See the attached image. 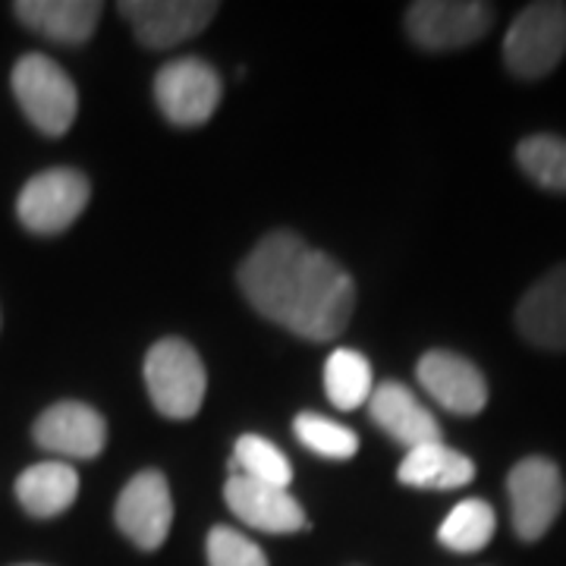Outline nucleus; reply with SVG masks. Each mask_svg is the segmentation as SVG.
<instances>
[{"mask_svg": "<svg viewBox=\"0 0 566 566\" xmlns=\"http://www.w3.org/2000/svg\"><path fill=\"white\" fill-rule=\"evenodd\" d=\"M237 277L259 315L303 340L340 337L356 305L353 277L290 230L268 233L245 255Z\"/></svg>", "mask_w": 566, "mask_h": 566, "instance_id": "1", "label": "nucleus"}, {"mask_svg": "<svg viewBox=\"0 0 566 566\" xmlns=\"http://www.w3.org/2000/svg\"><path fill=\"white\" fill-rule=\"evenodd\" d=\"M145 387L164 419L199 416L208 390L202 356L180 337H164L145 356Z\"/></svg>", "mask_w": 566, "mask_h": 566, "instance_id": "2", "label": "nucleus"}, {"mask_svg": "<svg viewBox=\"0 0 566 566\" xmlns=\"http://www.w3.org/2000/svg\"><path fill=\"white\" fill-rule=\"evenodd\" d=\"M13 95L22 114L44 136H63L80 111L76 85L66 76L61 63L44 54H25L13 66Z\"/></svg>", "mask_w": 566, "mask_h": 566, "instance_id": "3", "label": "nucleus"}, {"mask_svg": "<svg viewBox=\"0 0 566 566\" xmlns=\"http://www.w3.org/2000/svg\"><path fill=\"white\" fill-rule=\"evenodd\" d=\"M566 54V7L554 0L528 3L504 39L506 70L520 80H542Z\"/></svg>", "mask_w": 566, "mask_h": 566, "instance_id": "4", "label": "nucleus"}, {"mask_svg": "<svg viewBox=\"0 0 566 566\" xmlns=\"http://www.w3.org/2000/svg\"><path fill=\"white\" fill-rule=\"evenodd\" d=\"M506 497L513 513V532L523 542H538L564 510V475L547 457H526L506 475Z\"/></svg>", "mask_w": 566, "mask_h": 566, "instance_id": "5", "label": "nucleus"}, {"mask_svg": "<svg viewBox=\"0 0 566 566\" xmlns=\"http://www.w3.org/2000/svg\"><path fill=\"white\" fill-rule=\"evenodd\" d=\"M92 199V186L73 167H51L22 186L17 214L29 233L54 237L85 211Z\"/></svg>", "mask_w": 566, "mask_h": 566, "instance_id": "6", "label": "nucleus"}, {"mask_svg": "<svg viewBox=\"0 0 566 566\" xmlns=\"http://www.w3.org/2000/svg\"><path fill=\"white\" fill-rule=\"evenodd\" d=\"M494 10L479 0H419L406 10V29L424 51H457L485 39Z\"/></svg>", "mask_w": 566, "mask_h": 566, "instance_id": "7", "label": "nucleus"}, {"mask_svg": "<svg viewBox=\"0 0 566 566\" xmlns=\"http://www.w3.org/2000/svg\"><path fill=\"white\" fill-rule=\"evenodd\" d=\"M155 102L170 123L202 126L221 104V76L199 57L164 63L155 76Z\"/></svg>", "mask_w": 566, "mask_h": 566, "instance_id": "8", "label": "nucleus"}, {"mask_svg": "<svg viewBox=\"0 0 566 566\" xmlns=\"http://www.w3.org/2000/svg\"><path fill=\"white\" fill-rule=\"evenodd\" d=\"M114 520L120 532L142 551H155L167 542L174 523L170 485L158 469H145L133 475L117 497Z\"/></svg>", "mask_w": 566, "mask_h": 566, "instance_id": "9", "label": "nucleus"}, {"mask_svg": "<svg viewBox=\"0 0 566 566\" xmlns=\"http://www.w3.org/2000/svg\"><path fill=\"white\" fill-rule=\"evenodd\" d=\"M120 13L145 48L164 51L199 35L205 25L214 20L218 3L211 0H123Z\"/></svg>", "mask_w": 566, "mask_h": 566, "instance_id": "10", "label": "nucleus"}, {"mask_svg": "<svg viewBox=\"0 0 566 566\" xmlns=\"http://www.w3.org/2000/svg\"><path fill=\"white\" fill-rule=\"evenodd\" d=\"M32 438L41 450L66 460H95L107 444V422L98 409L63 400L44 409L32 428Z\"/></svg>", "mask_w": 566, "mask_h": 566, "instance_id": "11", "label": "nucleus"}, {"mask_svg": "<svg viewBox=\"0 0 566 566\" xmlns=\"http://www.w3.org/2000/svg\"><path fill=\"white\" fill-rule=\"evenodd\" d=\"M416 375H419V385L457 416H479L485 409V375L465 356H457L450 349H431L419 359Z\"/></svg>", "mask_w": 566, "mask_h": 566, "instance_id": "12", "label": "nucleus"}, {"mask_svg": "<svg viewBox=\"0 0 566 566\" xmlns=\"http://www.w3.org/2000/svg\"><path fill=\"white\" fill-rule=\"evenodd\" d=\"M227 506L233 516H240L245 526L271 532V535H290L305 528V510L286 488H271L252 482L245 475H230L223 488Z\"/></svg>", "mask_w": 566, "mask_h": 566, "instance_id": "13", "label": "nucleus"}, {"mask_svg": "<svg viewBox=\"0 0 566 566\" xmlns=\"http://www.w3.org/2000/svg\"><path fill=\"white\" fill-rule=\"evenodd\" d=\"M368 409L378 428H385L387 434L403 444L406 450H416L422 444L441 441V424L422 406V400L400 381H387L375 387L368 397Z\"/></svg>", "mask_w": 566, "mask_h": 566, "instance_id": "14", "label": "nucleus"}, {"mask_svg": "<svg viewBox=\"0 0 566 566\" xmlns=\"http://www.w3.org/2000/svg\"><path fill=\"white\" fill-rule=\"evenodd\" d=\"M516 327L532 346L566 349V264L532 283L516 305Z\"/></svg>", "mask_w": 566, "mask_h": 566, "instance_id": "15", "label": "nucleus"}, {"mask_svg": "<svg viewBox=\"0 0 566 566\" xmlns=\"http://www.w3.org/2000/svg\"><path fill=\"white\" fill-rule=\"evenodd\" d=\"M13 13L22 25L61 44H82L98 29L104 7L98 0H20Z\"/></svg>", "mask_w": 566, "mask_h": 566, "instance_id": "16", "label": "nucleus"}, {"mask_svg": "<svg viewBox=\"0 0 566 566\" xmlns=\"http://www.w3.org/2000/svg\"><path fill=\"white\" fill-rule=\"evenodd\" d=\"M80 494V472L73 465L51 460V463L29 465L17 479V501L35 520H51L70 510Z\"/></svg>", "mask_w": 566, "mask_h": 566, "instance_id": "17", "label": "nucleus"}, {"mask_svg": "<svg viewBox=\"0 0 566 566\" xmlns=\"http://www.w3.org/2000/svg\"><path fill=\"white\" fill-rule=\"evenodd\" d=\"M397 479L409 488H424V491H450L463 488L475 479V463L463 457L460 450L447 447L444 441L422 444L409 450L400 463Z\"/></svg>", "mask_w": 566, "mask_h": 566, "instance_id": "18", "label": "nucleus"}, {"mask_svg": "<svg viewBox=\"0 0 566 566\" xmlns=\"http://www.w3.org/2000/svg\"><path fill=\"white\" fill-rule=\"evenodd\" d=\"M324 390L337 409H359L371 397V365L356 349H334L324 365Z\"/></svg>", "mask_w": 566, "mask_h": 566, "instance_id": "19", "label": "nucleus"}, {"mask_svg": "<svg viewBox=\"0 0 566 566\" xmlns=\"http://www.w3.org/2000/svg\"><path fill=\"white\" fill-rule=\"evenodd\" d=\"M494 528H497V516L491 504L469 497L447 513V520L438 528V542L453 554H475L494 538Z\"/></svg>", "mask_w": 566, "mask_h": 566, "instance_id": "20", "label": "nucleus"}, {"mask_svg": "<svg viewBox=\"0 0 566 566\" xmlns=\"http://www.w3.org/2000/svg\"><path fill=\"white\" fill-rule=\"evenodd\" d=\"M233 475H245L252 482H262V485L271 488H290L293 465L268 438L243 434L233 444Z\"/></svg>", "mask_w": 566, "mask_h": 566, "instance_id": "21", "label": "nucleus"}, {"mask_svg": "<svg viewBox=\"0 0 566 566\" xmlns=\"http://www.w3.org/2000/svg\"><path fill=\"white\" fill-rule=\"evenodd\" d=\"M516 164L528 180L547 192H566V139L560 136H528L516 148Z\"/></svg>", "mask_w": 566, "mask_h": 566, "instance_id": "22", "label": "nucleus"}, {"mask_svg": "<svg viewBox=\"0 0 566 566\" xmlns=\"http://www.w3.org/2000/svg\"><path fill=\"white\" fill-rule=\"evenodd\" d=\"M293 431L303 441V447H308L312 453H318L324 460H349L359 450L356 431H349L340 422H331L318 412H300L293 422Z\"/></svg>", "mask_w": 566, "mask_h": 566, "instance_id": "23", "label": "nucleus"}, {"mask_svg": "<svg viewBox=\"0 0 566 566\" xmlns=\"http://www.w3.org/2000/svg\"><path fill=\"white\" fill-rule=\"evenodd\" d=\"M208 566H268V557L243 532L214 526L208 532Z\"/></svg>", "mask_w": 566, "mask_h": 566, "instance_id": "24", "label": "nucleus"}, {"mask_svg": "<svg viewBox=\"0 0 566 566\" xmlns=\"http://www.w3.org/2000/svg\"><path fill=\"white\" fill-rule=\"evenodd\" d=\"M20 566H41V564H20Z\"/></svg>", "mask_w": 566, "mask_h": 566, "instance_id": "25", "label": "nucleus"}]
</instances>
